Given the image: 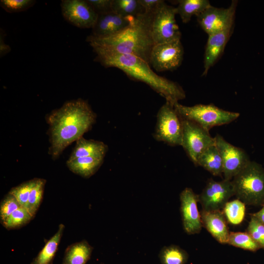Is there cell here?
I'll return each mask as SVG.
<instances>
[{
    "instance_id": "obj_13",
    "label": "cell",
    "mask_w": 264,
    "mask_h": 264,
    "mask_svg": "<svg viewBox=\"0 0 264 264\" xmlns=\"http://www.w3.org/2000/svg\"><path fill=\"white\" fill-rule=\"evenodd\" d=\"M61 7L66 21L80 28H92L98 14L87 0H63Z\"/></svg>"
},
{
    "instance_id": "obj_6",
    "label": "cell",
    "mask_w": 264,
    "mask_h": 264,
    "mask_svg": "<svg viewBox=\"0 0 264 264\" xmlns=\"http://www.w3.org/2000/svg\"><path fill=\"white\" fill-rule=\"evenodd\" d=\"M153 136L156 140L163 142L170 146H181V118L174 106L168 102H166L158 111Z\"/></svg>"
},
{
    "instance_id": "obj_11",
    "label": "cell",
    "mask_w": 264,
    "mask_h": 264,
    "mask_svg": "<svg viewBox=\"0 0 264 264\" xmlns=\"http://www.w3.org/2000/svg\"><path fill=\"white\" fill-rule=\"evenodd\" d=\"M237 0H232L227 8L211 5L197 16L198 23L209 36L234 25Z\"/></svg>"
},
{
    "instance_id": "obj_30",
    "label": "cell",
    "mask_w": 264,
    "mask_h": 264,
    "mask_svg": "<svg viewBox=\"0 0 264 264\" xmlns=\"http://www.w3.org/2000/svg\"><path fill=\"white\" fill-rule=\"evenodd\" d=\"M246 232L261 248L264 249V225L252 214Z\"/></svg>"
},
{
    "instance_id": "obj_1",
    "label": "cell",
    "mask_w": 264,
    "mask_h": 264,
    "mask_svg": "<svg viewBox=\"0 0 264 264\" xmlns=\"http://www.w3.org/2000/svg\"><path fill=\"white\" fill-rule=\"evenodd\" d=\"M96 114L85 101L79 99L66 103L48 116L51 146L49 153L55 158L71 143L88 132L95 122Z\"/></svg>"
},
{
    "instance_id": "obj_17",
    "label": "cell",
    "mask_w": 264,
    "mask_h": 264,
    "mask_svg": "<svg viewBox=\"0 0 264 264\" xmlns=\"http://www.w3.org/2000/svg\"><path fill=\"white\" fill-rule=\"evenodd\" d=\"M200 213L202 226L217 242L221 244H227L230 232L222 210H202Z\"/></svg>"
},
{
    "instance_id": "obj_20",
    "label": "cell",
    "mask_w": 264,
    "mask_h": 264,
    "mask_svg": "<svg viewBox=\"0 0 264 264\" xmlns=\"http://www.w3.org/2000/svg\"><path fill=\"white\" fill-rule=\"evenodd\" d=\"M92 251L93 247L86 240L71 244L65 250L62 264H86Z\"/></svg>"
},
{
    "instance_id": "obj_31",
    "label": "cell",
    "mask_w": 264,
    "mask_h": 264,
    "mask_svg": "<svg viewBox=\"0 0 264 264\" xmlns=\"http://www.w3.org/2000/svg\"><path fill=\"white\" fill-rule=\"evenodd\" d=\"M21 207H22L21 205L16 198L8 193L0 202V220L1 222Z\"/></svg>"
},
{
    "instance_id": "obj_4",
    "label": "cell",
    "mask_w": 264,
    "mask_h": 264,
    "mask_svg": "<svg viewBox=\"0 0 264 264\" xmlns=\"http://www.w3.org/2000/svg\"><path fill=\"white\" fill-rule=\"evenodd\" d=\"M234 195L245 204L264 203V169L258 163H249L231 180Z\"/></svg>"
},
{
    "instance_id": "obj_33",
    "label": "cell",
    "mask_w": 264,
    "mask_h": 264,
    "mask_svg": "<svg viewBox=\"0 0 264 264\" xmlns=\"http://www.w3.org/2000/svg\"><path fill=\"white\" fill-rule=\"evenodd\" d=\"M35 2L33 0H1L0 5L6 11L15 13L27 10Z\"/></svg>"
},
{
    "instance_id": "obj_15",
    "label": "cell",
    "mask_w": 264,
    "mask_h": 264,
    "mask_svg": "<svg viewBox=\"0 0 264 264\" xmlns=\"http://www.w3.org/2000/svg\"><path fill=\"white\" fill-rule=\"evenodd\" d=\"M134 18L124 17L112 11L99 14L90 36L102 38L114 35L128 26Z\"/></svg>"
},
{
    "instance_id": "obj_27",
    "label": "cell",
    "mask_w": 264,
    "mask_h": 264,
    "mask_svg": "<svg viewBox=\"0 0 264 264\" xmlns=\"http://www.w3.org/2000/svg\"><path fill=\"white\" fill-rule=\"evenodd\" d=\"M45 182V180L43 178H35L25 208L33 218L41 203Z\"/></svg>"
},
{
    "instance_id": "obj_19",
    "label": "cell",
    "mask_w": 264,
    "mask_h": 264,
    "mask_svg": "<svg viewBox=\"0 0 264 264\" xmlns=\"http://www.w3.org/2000/svg\"><path fill=\"white\" fill-rule=\"evenodd\" d=\"M103 158L87 156L69 158L66 162L68 169L85 178L93 176L103 163Z\"/></svg>"
},
{
    "instance_id": "obj_12",
    "label": "cell",
    "mask_w": 264,
    "mask_h": 264,
    "mask_svg": "<svg viewBox=\"0 0 264 264\" xmlns=\"http://www.w3.org/2000/svg\"><path fill=\"white\" fill-rule=\"evenodd\" d=\"M234 195L231 180L223 179L217 181L210 179L198 195V202L203 210H222L230 198Z\"/></svg>"
},
{
    "instance_id": "obj_18",
    "label": "cell",
    "mask_w": 264,
    "mask_h": 264,
    "mask_svg": "<svg viewBox=\"0 0 264 264\" xmlns=\"http://www.w3.org/2000/svg\"><path fill=\"white\" fill-rule=\"evenodd\" d=\"M107 151L108 146L104 142L82 137L76 141L69 158L87 156L104 158Z\"/></svg>"
},
{
    "instance_id": "obj_32",
    "label": "cell",
    "mask_w": 264,
    "mask_h": 264,
    "mask_svg": "<svg viewBox=\"0 0 264 264\" xmlns=\"http://www.w3.org/2000/svg\"><path fill=\"white\" fill-rule=\"evenodd\" d=\"M34 181L35 178L23 182L12 188L9 192L16 198L22 207H26Z\"/></svg>"
},
{
    "instance_id": "obj_36",
    "label": "cell",
    "mask_w": 264,
    "mask_h": 264,
    "mask_svg": "<svg viewBox=\"0 0 264 264\" xmlns=\"http://www.w3.org/2000/svg\"><path fill=\"white\" fill-rule=\"evenodd\" d=\"M264 225V203L263 207L258 212L251 214Z\"/></svg>"
},
{
    "instance_id": "obj_14",
    "label": "cell",
    "mask_w": 264,
    "mask_h": 264,
    "mask_svg": "<svg viewBox=\"0 0 264 264\" xmlns=\"http://www.w3.org/2000/svg\"><path fill=\"white\" fill-rule=\"evenodd\" d=\"M179 198L184 230L189 235L200 233L202 224L197 205L198 195L195 194L191 188L187 187L180 193Z\"/></svg>"
},
{
    "instance_id": "obj_7",
    "label": "cell",
    "mask_w": 264,
    "mask_h": 264,
    "mask_svg": "<svg viewBox=\"0 0 264 264\" xmlns=\"http://www.w3.org/2000/svg\"><path fill=\"white\" fill-rule=\"evenodd\" d=\"M176 7L165 1L154 14L151 34L154 44L180 40L181 33L176 20Z\"/></svg>"
},
{
    "instance_id": "obj_26",
    "label": "cell",
    "mask_w": 264,
    "mask_h": 264,
    "mask_svg": "<svg viewBox=\"0 0 264 264\" xmlns=\"http://www.w3.org/2000/svg\"><path fill=\"white\" fill-rule=\"evenodd\" d=\"M227 222L233 225L242 223L245 214V204L239 199L228 201L222 209Z\"/></svg>"
},
{
    "instance_id": "obj_21",
    "label": "cell",
    "mask_w": 264,
    "mask_h": 264,
    "mask_svg": "<svg viewBox=\"0 0 264 264\" xmlns=\"http://www.w3.org/2000/svg\"><path fill=\"white\" fill-rule=\"evenodd\" d=\"M197 166H201L214 176L223 175L222 160L216 144L210 146L201 154Z\"/></svg>"
},
{
    "instance_id": "obj_5",
    "label": "cell",
    "mask_w": 264,
    "mask_h": 264,
    "mask_svg": "<svg viewBox=\"0 0 264 264\" xmlns=\"http://www.w3.org/2000/svg\"><path fill=\"white\" fill-rule=\"evenodd\" d=\"M174 107L181 118L195 123L208 132L213 127L230 123L240 116L238 112L225 110L212 104L186 106L177 103Z\"/></svg>"
},
{
    "instance_id": "obj_10",
    "label": "cell",
    "mask_w": 264,
    "mask_h": 264,
    "mask_svg": "<svg viewBox=\"0 0 264 264\" xmlns=\"http://www.w3.org/2000/svg\"><path fill=\"white\" fill-rule=\"evenodd\" d=\"M215 144L222 158L224 179L231 180L250 161L246 152L226 141L220 134L215 137Z\"/></svg>"
},
{
    "instance_id": "obj_35",
    "label": "cell",
    "mask_w": 264,
    "mask_h": 264,
    "mask_svg": "<svg viewBox=\"0 0 264 264\" xmlns=\"http://www.w3.org/2000/svg\"><path fill=\"white\" fill-rule=\"evenodd\" d=\"M144 10V12L150 15H154L158 10L162 3V0H138Z\"/></svg>"
},
{
    "instance_id": "obj_3",
    "label": "cell",
    "mask_w": 264,
    "mask_h": 264,
    "mask_svg": "<svg viewBox=\"0 0 264 264\" xmlns=\"http://www.w3.org/2000/svg\"><path fill=\"white\" fill-rule=\"evenodd\" d=\"M154 15L144 12L135 17L132 23L121 31L102 38L89 36L87 41L92 47L132 55L150 64L151 52L154 45L151 34Z\"/></svg>"
},
{
    "instance_id": "obj_37",
    "label": "cell",
    "mask_w": 264,
    "mask_h": 264,
    "mask_svg": "<svg viewBox=\"0 0 264 264\" xmlns=\"http://www.w3.org/2000/svg\"><path fill=\"white\" fill-rule=\"evenodd\" d=\"M0 38L1 37L0 36ZM10 49L9 46L4 44L2 38H0V56L5 55L10 51Z\"/></svg>"
},
{
    "instance_id": "obj_8",
    "label": "cell",
    "mask_w": 264,
    "mask_h": 264,
    "mask_svg": "<svg viewBox=\"0 0 264 264\" xmlns=\"http://www.w3.org/2000/svg\"><path fill=\"white\" fill-rule=\"evenodd\" d=\"M182 139L181 146L188 156L197 166L198 159L207 148L215 144V137L195 123L181 118Z\"/></svg>"
},
{
    "instance_id": "obj_23",
    "label": "cell",
    "mask_w": 264,
    "mask_h": 264,
    "mask_svg": "<svg viewBox=\"0 0 264 264\" xmlns=\"http://www.w3.org/2000/svg\"><path fill=\"white\" fill-rule=\"evenodd\" d=\"M211 5L208 0H180L176 9L182 22L186 23L193 16L197 17Z\"/></svg>"
},
{
    "instance_id": "obj_25",
    "label": "cell",
    "mask_w": 264,
    "mask_h": 264,
    "mask_svg": "<svg viewBox=\"0 0 264 264\" xmlns=\"http://www.w3.org/2000/svg\"><path fill=\"white\" fill-rule=\"evenodd\" d=\"M112 11L126 18H134L144 13L138 0H112Z\"/></svg>"
},
{
    "instance_id": "obj_2",
    "label": "cell",
    "mask_w": 264,
    "mask_h": 264,
    "mask_svg": "<svg viewBox=\"0 0 264 264\" xmlns=\"http://www.w3.org/2000/svg\"><path fill=\"white\" fill-rule=\"evenodd\" d=\"M92 48L96 54V60L103 66L117 68L132 79L146 84L172 105L186 97L184 90L178 84L157 75L141 58L99 47Z\"/></svg>"
},
{
    "instance_id": "obj_16",
    "label": "cell",
    "mask_w": 264,
    "mask_h": 264,
    "mask_svg": "<svg viewBox=\"0 0 264 264\" xmlns=\"http://www.w3.org/2000/svg\"><path fill=\"white\" fill-rule=\"evenodd\" d=\"M234 25L208 36L204 55V70L202 75H206L210 68L214 65L222 55L232 34Z\"/></svg>"
},
{
    "instance_id": "obj_28",
    "label": "cell",
    "mask_w": 264,
    "mask_h": 264,
    "mask_svg": "<svg viewBox=\"0 0 264 264\" xmlns=\"http://www.w3.org/2000/svg\"><path fill=\"white\" fill-rule=\"evenodd\" d=\"M227 244L252 252L261 248L247 232H230Z\"/></svg>"
},
{
    "instance_id": "obj_22",
    "label": "cell",
    "mask_w": 264,
    "mask_h": 264,
    "mask_svg": "<svg viewBox=\"0 0 264 264\" xmlns=\"http://www.w3.org/2000/svg\"><path fill=\"white\" fill-rule=\"evenodd\" d=\"M65 226L60 224L57 231L45 243L37 256L30 264H52L57 251Z\"/></svg>"
},
{
    "instance_id": "obj_34",
    "label": "cell",
    "mask_w": 264,
    "mask_h": 264,
    "mask_svg": "<svg viewBox=\"0 0 264 264\" xmlns=\"http://www.w3.org/2000/svg\"><path fill=\"white\" fill-rule=\"evenodd\" d=\"M87 0L98 15L112 11V0Z\"/></svg>"
},
{
    "instance_id": "obj_29",
    "label": "cell",
    "mask_w": 264,
    "mask_h": 264,
    "mask_svg": "<svg viewBox=\"0 0 264 264\" xmlns=\"http://www.w3.org/2000/svg\"><path fill=\"white\" fill-rule=\"evenodd\" d=\"M32 219L33 217L27 210L22 206L12 213L1 223L7 230L15 229L25 225Z\"/></svg>"
},
{
    "instance_id": "obj_9",
    "label": "cell",
    "mask_w": 264,
    "mask_h": 264,
    "mask_svg": "<svg viewBox=\"0 0 264 264\" xmlns=\"http://www.w3.org/2000/svg\"><path fill=\"white\" fill-rule=\"evenodd\" d=\"M183 55L180 40L155 44L151 52L150 65L158 72L173 71L181 65Z\"/></svg>"
},
{
    "instance_id": "obj_24",
    "label": "cell",
    "mask_w": 264,
    "mask_h": 264,
    "mask_svg": "<svg viewBox=\"0 0 264 264\" xmlns=\"http://www.w3.org/2000/svg\"><path fill=\"white\" fill-rule=\"evenodd\" d=\"M158 257L161 264H186L189 259L187 251L174 244L162 247Z\"/></svg>"
}]
</instances>
